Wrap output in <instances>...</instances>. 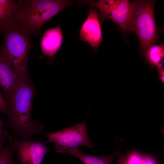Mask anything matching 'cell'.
I'll return each instance as SVG.
<instances>
[{
    "label": "cell",
    "mask_w": 164,
    "mask_h": 164,
    "mask_svg": "<svg viewBox=\"0 0 164 164\" xmlns=\"http://www.w3.org/2000/svg\"><path fill=\"white\" fill-rule=\"evenodd\" d=\"M34 90L27 76L23 78L8 102L9 110L7 125L15 138L26 140L42 133L44 126L33 120L31 109Z\"/></svg>",
    "instance_id": "1"
},
{
    "label": "cell",
    "mask_w": 164,
    "mask_h": 164,
    "mask_svg": "<svg viewBox=\"0 0 164 164\" xmlns=\"http://www.w3.org/2000/svg\"><path fill=\"white\" fill-rule=\"evenodd\" d=\"M15 26L29 36L39 35L43 26L72 2L63 0L18 1Z\"/></svg>",
    "instance_id": "2"
},
{
    "label": "cell",
    "mask_w": 164,
    "mask_h": 164,
    "mask_svg": "<svg viewBox=\"0 0 164 164\" xmlns=\"http://www.w3.org/2000/svg\"><path fill=\"white\" fill-rule=\"evenodd\" d=\"M128 31L135 33L140 43L142 55L155 42L157 33L154 13L155 1L134 0Z\"/></svg>",
    "instance_id": "3"
},
{
    "label": "cell",
    "mask_w": 164,
    "mask_h": 164,
    "mask_svg": "<svg viewBox=\"0 0 164 164\" xmlns=\"http://www.w3.org/2000/svg\"><path fill=\"white\" fill-rule=\"evenodd\" d=\"M3 37L2 49L15 70L23 77L28 76L30 36L15 26L0 32Z\"/></svg>",
    "instance_id": "4"
},
{
    "label": "cell",
    "mask_w": 164,
    "mask_h": 164,
    "mask_svg": "<svg viewBox=\"0 0 164 164\" xmlns=\"http://www.w3.org/2000/svg\"><path fill=\"white\" fill-rule=\"evenodd\" d=\"M44 134L47 139L45 143H53L55 151L60 154L67 153L71 149L80 146L93 147L88 135L86 121L56 132H45Z\"/></svg>",
    "instance_id": "5"
},
{
    "label": "cell",
    "mask_w": 164,
    "mask_h": 164,
    "mask_svg": "<svg viewBox=\"0 0 164 164\" xmlns=\"http://www.w3.org/2000/svg\"><path fill=\"white\" fill-rule=\"evenodd\" d=\"M95 6L100 11L99 21L103 22L107 18L116 23L125 33L128 26L132 5V2L128 0H99L84 1Z\"/></svg>",
    "instance_id": "6"
},
{
    "label": "cell",
    "mask_w": 164,
    "mask_h": 164,
    "mask_svg": "<svg viewBox=\"0 0 164 164\" xmlns=\"http://www.w3.org/2000/svg\"><path fill=\"white\" fill-rule=\"evenodd\" d=\"M12 139L20 164H41L46 154L52 151L44 142Z\"/></svg>",
    "instance_id": "7"
},
{
    "label": "cell",
    "mask_w": 164,
    "mask_h": 164,
    "mask_svg": "<svg viewBox=\"0 0 164 164\" xmlns=\"http://www.w3.org/2000/svg\"><path fill=\"white\" fill-rule=\"evenodd\" d=\"M24 77L13 67L0 46V87L8 101Z\"/></svg>",
    "instance_id": "8"
},
{
    "label": "cell",
    "mask_w": 164,
    "mask_h": 164,
    "mask_svg": "<svg viewBox=\"0 0 164 164\" xmlns=\"http://www.w3.org/2000/svg\"><path fill=\"white\" fill-rule=\"evenodd\" d=\"M98 12L92 8L88 17L83 24L80 31V39L87 42L94 51L98 49L102 41V35Z\"/></svg>",
    "instance_id": "9"
},
{
    "label": "cell",
    "mask_w": 164,
    "mask_h": 164,
    "mask_svg": "<svg viewBox=\"0 0 164 164\" xmlns=\"http://www.w3.org/2000/svg\"><path fill=\"white\" fill-rule=\"evenodd\" d=\"M63 39L60 25L46 30L43 35L41 42L43 54L50 58L53 57L60 47Z\"/></svg>",
    "instance_id": "10"
},
{
    "label": "cell",
    "mask_w": 164,
    "mask_h": 164,
    "mask_svg": "<svg viewBox=\"0 0 164 164\" xmlns=\"http://www.w3.org/2000/svg\"><path fill=\"white\" fill-rule=\"evenodd\" d=\"M18 7V2L0 0V32L15 26Z\"/></svg>",
    "instance_id": "11"
},
{
    "label": "cell",
    "mask_w": 164,
    "mask_h": 164,
    "mask_svg": "<svg viewBox=\"0 0 164 164\" xmlns=\"http://www.w3.org/2000/svg\"><path fill=\"white\" fill-rule=\"evenodd\" d=\"M117 152V151H116L108 156H95L86 154L77 148L71 149L67 153L79 159L83 164H112L113 160Z\"/></svg>",
    "instance_id": "12"
},
{
    "label": "cell",
    "mask_w": 164,
    "mask_h": 164,
    "mask_svg": "<svg viewBox=\"0 0 164 164\" xmlns=\"http://www.w3.org/2000/svg\"><path fill=\"white\" fill-rule=\"evenodd\" d=\"M146 62L152 69L163 66L164 57L163 44L151 45L143 54Z\"/></svg>",
    "instance_id": "13"
},
{
    "label": "cell",
    "mask_w": 164,
    "mask_h": 164,
    "mask_svg": "<svg viewBox=\"0 0 164 164\" xmlns=\"http://www.w3.org/2000/svg\"><path fill=\"white\" fill-rule=\"evenodd\" d=\"M9 144L0 148V164H15L13 159V153L15 150L12 137L10 136Z\"/></svg>",
    "instance_id": "14"
},
{
    "label": "cell",
    "mask_w": 164,
    "mask_h": 164,
    "mask_svg": "<svg viewBox=\"0 0 164 164\" xmlns=\"http://www.w3.org/2000/svg\"><path fill=\"white\" fill-rule=\"evenodd\" d=\"M125 164H156L155 160L149 156L142 155L136 152H132L125 159Z\"/></svg>",
    "instance_id": "15"
},
{
    "label": "cell",
    "mask_w": 164,
    "mask_h": 164,
    "mask_svg": "<svg viewBox=\"0 0 164 164\" xmlns=\"http://www.w3.org/2000/svg\"><path fill=\"white\" fill-rule=\"evenodd\" d=\"M4 123L0 118V148L3 146V143L9 139V137L8 132L3 129Z\"/></svg>",
    "instance_id": "16"
},
{
    "label": "cell",
    "mask_w": 164,
    "mask_h": 164,
    "mask_svg": "<svg viewBox=\"0 0 164 164\" xmlns=\"http://www.w3.org/2000/svg\"><path fill=\"white\" fill-rule=\"evenodd\" d=\"M9 110V105L7 101L0 92V111L4 114H7Z\"/></svg>",
    "instance_id": "17"
},
{
    "label": "cell",
    "mask_w": 164,
    "mask_h": 164,
    "mask_svg": "<svg viewBox=\"0 0 164 164\" xmlns=\"http://www.w3.org/2000/svg\"><path fill=\"white\" fill-rule=\"evenodd\" d=\"M157 70L158 73L159 78L163 84L164 83V70L162 66L157 68Z\"/></svg>",
    "instance_id": "18"
},
{
    "label": "cell",
    "mask_w": 164,
    "mask_h": 164,
    "mask_svg": "<svg viewBox=\"0 0 164 164\" xmlns=\"http://www.w3.org/2000/svg\"><path fill=\"white\" fill-rule=\"evenodd\" d=\"M117 164H125L123 162L121 161L118 162Z\"/></svg>",
    "instance_id": "19"
}]
</instances>
